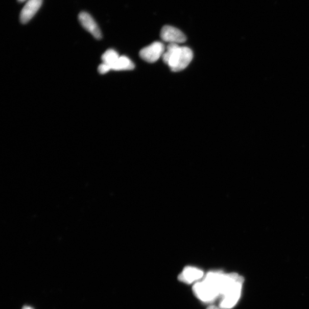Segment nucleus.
<instances>
[{
  "instance_id": "1",
  "label": "nucleus",
  "mask_w": 309,
  "mask_h": 309,
  "mask_svg": "<svg viewBox=\"0 0 309 309\" xmlns=\"http://www.w3.org/2000/svg\"><path fill=\"white\" fill-rule=\"evenodd\" d=\"M244 282V277L239 274H225L221 288V308L230 309L236 305L241 296Z\"/></svg>"
},
{
  "instance_id": "2",
  "label": "nucleus",
  "mask_w": 309,
  "mask_h": 309,
  "mask_svg": "<svg viewBox=\"0 0 309 309\" xmlns=\"http://www.w3.org/2000/svg\"><path fill=\"white\" fill-rule=\"evenodd\" d=\"M223 272L213 271L208 272L202 280L196 282L193 288V293L204 302H210L221 296L220 282Z\"/></svg>"
},
{
  "instance_id": "3",
  "label": "nucleus",
  "mask_w": 309,
  "mask_h": 309,
  "mask_svg": "<svg viewBox=\"0 0 309 309\" xmlns=\"http://www.w3.org/2000/svg\"><path fill=\"white\" fill-rule=\"evenodd\" d=\"M164 63L167 64L173 72H179L191 63L193 52L189 47L177 44H169L162 56Z\"/></svg>"
},
{
  "instance_id": "4",
  "label": "nucleus",
  "mask_w": 309,
  "mask_h": 309,
  "mask_svg": "<svg viewBox=\"0 0 309 309\" xmlns=\"http://www.w3.org/2000/svg\"><path fill=\"white\" fill-rule=\"evenodd\" d=\"M165 49L162 42L155 41L141 49L139 55L144 61L153 63L162 58Z\"/></svg>"
},
{
  "instance_id": "5",
  "label": "nucleus",
  "mask_w": 309,
  "mask_h": 309,
  "mask_svg": "<svg viewBox=\"0 0 309 309\" xmlns=\"http://www.w3.org/2000/svg\"><path fill=\"white\" fill-rule=\"evenodd\" d=\"M160 37L169 44H182L187 40L182 31L170 26H165L162 28L160 32Z\"/></svg>"
},
{
  "instance_id": "6",
  "label": "nucleus",
  "mask_w": 309,
  "mask_h": 309,
  "mask_svg": "<svg viewBox=\"0 0 309 309\" xmlns=\"http://www.w3.org/2000/svg\"><path fill=\"white\" fill-rule=\"evenodd\" d=\"M79 21L84 27L85 30H87L98 40L102 39V34L101 30H100L96 22H95L92 17L86 12H81L79 16Z\"/></svg>"
},
{
  "instance_id": "7",
  "label": "nucleus",
  "mask_w": 309,
  "mask_h": 309,
  "mask_svg": "<svg viewBox=\"0 0 309 309\" xmlns=\"http://www.w3.org/2000/svg\"><path fill=\"white\" fill-rule=\"evenodd\" d=\"M204 277L203 271L193 266H187L184 268L182 272L179 275L178 279L180 282L192 284L199 281Z\"/></svg>"
},
{
  "instance_id": "8",
  "label": "nucleus",
  "mask_w": 309,
  "mask_h": 309,
  "mask_svg": "<svg viewBox=\"0 0 309 309\" xmlns=\"http://www.w3.org/2000/svg\"><path fill=\"white\" fill-rule=\"evenodd\" d=\"M42 0H28L20 13V21L22 23L29 22L39 11Z\"/></svg>"
},
{
  "instance_id": "9",
  "label": "nucleus",
  "mask_w": 309,
  "mask_h": 309,
  "mask_svg": "<svg viewBox=\"0 0 309 309\" xmlns=\"http://www.w3.org/2000/svg\"><path fill=\"white\" fill-rule=\"evenodd\" d=\"M135 65L127 57L122 56L112 66V70H130L134 69Z\"/></svg>"
},
{
  "instance_id": "10",
  "label": "nucleus",
  "mask_w": 309,
  "mask_h": 309,
  "mask_svg": "<svg viewBox=\"0 0 309 309\" xmlns=\"http://www.w3.org/2000/svg\"><path fill=\"white\" fill-rule=\"evenodd\" d=\"M120 56L118 55L117 52L113 50H108L102 56V61L103 63H105L111 68L112 66L116 63Z\"/></svg>"
},
{
  "instance_id": "11",
  "label": "nucleus",
  "mask_w": 309,
  "mask_h": 309,
  "mask_svg": "<svg viewBox=\"0 0 309 309\" xmlns=\"http://www.w3.org/2000/svg\"><path fill=\"white\" fill-rule=\"evenodd\" d=\"M110 70H112L110 66H109L105 63H103L102 64L99 66L98 71L101 74H106Z\"/></svg>"
},
{
  "instance_id": "12",
  "label": "nucleus",
  "mask_w": 309,
  "mask_h": 309,
  "mask_svg": "<svg viewBox=\"0 0 309 309\" xmlns=\"http://www.w3.org/2000/svg\"><path fill=\"white\" fill-rule=\"evenodd\" d=\"M220 308H221L220 307H217L215 305H211V306H208L206 309H220Z\"/></svg>"
},
{
  "instance_id": "13",
  "label": "nucleus",
  "mask_w": 309,
  "mask_h": 309,
  "mask_svg": "<svg viewBox=\"0 0 309 309\" xmlns=\"http://www.w3.org/2000/svg\"><path fill=\"white\" fill-rule=\"evenodd\" d=\"M22 309H33L32 307H30V306H25L22 308Z\"/></svg>"
},
{
  "instance_id": "14",
  "label": "nucleus",
  "mask_w": 309,
  "mask_h": 309,
  "mask_svg": "<svg viewBox=\"0 0 309 309\" xmlns=\"http://www.w3.org/2000/svg\"><path fill=\"white\" fill-rule=\"evenodd\" d=\"M18 1L20 2H25L26 0H18Z\"/></svg>"
}]
</instances>
